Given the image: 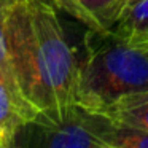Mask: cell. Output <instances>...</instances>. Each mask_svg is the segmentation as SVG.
<instances>
[{"mask_svg": "<svg viewBox=\"0 0 148 148\" xmlns=\"http://www.w3.org/2000/svg\"><path fill=\"white\" fill-rule=\"evenodd\" d=\"M0 148H3V145H2V138H0Z\"/></svg>", "mask_w": 148, "mask_h": 148, "instance_id": "8fae6325", "label": "cell"}, {"mask_svg": "<svg viewBox=\"0 0 148 148\" xmlns=\"http://www.w3.org/2000/svg\"><path fill=\"white\" fill-rule=\"evenodd\" d=\"M115 121L148 131V92L135 94L116 102L105 112Z\"/></svg>", "mask_w": 148, "mask_h": 148, "instance_id": "52a82bcc", "label": "cell"}, {"mask_svg": "<svg viewBox=\"0 0 148 148\" xmlns=\"http://www.w3.org/2000/svg\"><path fill=\"white\" fill-rule=\"evenodd\" d=\"M0 81L7 84L10 89L16 91L23 96L19 86H18L16 77H14V70L11 65L10 53H8L7 46V38H5V30H3V23H0Z\"/></svg>", "mask_w": 148, "mask_h": 148, "instance_id": "9c48e42d", "label": "cell"}, {"mask_svg": "<svg viewBox=\"0 0 148 148\" xmlns=\"http://www.w3.org/2000/svg\"><path fill=\"white\" fill-rule=\"evenodd\" d=\"M142 92H148V42L131 43L112 30L86 29L75 102L105 113L116 102Z\"/></svg>", "mask_w": 148, "mask_h": 148, "instance_id": "7a4b0ae2", "label": "cell"}, {"mask_svg": "<svg viewBox=\"0 0 148 148\" xmlns=\"http://www.w3.org/2000/svg\"><path fill=\"white\" fill-rule=\"evenodd\" d=\"M3 30L23 96L42 115L59 116L75 102L78 56L58 10L45 0H23L5 14Z\"/></svg>", "mask_w": 148, "mask_h": 148, "instance_id": "6da1fadb", "label": "cell"}, {"mask_svg": "<svg viewBox=\"0 0 148 148\" xmlns=\"http://www.w3.org/2000/svg\"><path fill=\"white\" fill-rule=\"evenodd\" d=\"M89 30H110L127 0H45Z\"/></svg>", "mask_w": 148, "mask_h": 148, "instance_id": "277c9868", "label": "cell"}, {"mask_svg": "<svg viewBox=\"0 0 148 148\" xmlns=\"http://www.w3.org/2000/svg\"><path fill=\"white\" fill-rule=\"evenodd\" d=\"M131 2H134V0H127V3H131ZM127 3H126V5H127Z\"/></svg>", "mask_w": 148, "mask_h": 148, "instance_id": "7c38bea8", "label": "cell"}, {"mask_svg": "<svg viewBox=\"0 0 148 148\" xmlns=\"http://www.w3.org/2000/svg\"><path fill=\"white\" fill-rule=\"evenodd\" d=\"M105 148H148V131L113 119L105 134Z\"/></svg>", "mask_w": 148, "mask_h": 148, "instance_id": "ba28073f", "label": "cell"}, {"mask_svg": "<svg viewBox=\"0 0 148 148\" xmlns=\"http://www.w3.org/2000/svg\"><path fill=\"white\" fill-rule=\"evenodd\" d=\"M110 30L126 42H148V0L127 3Z\"/></svg>", "mask_w": 148, "mask_h": 148, "instance_id": "8992f818", "label": "cell"}, {"mask_svg": "<svg viewBox=\"0 0 148 148\" xmlns=\"http://www.w3.org/2000/svg\"><path fill=\"white\" fill-rule=\"evenodd\" d=\"M38 113L24 96L0 81V138L3 148L13 147L19 129L32 121Z\"/></svg>", "mask_w": 148, "mask_h": 148, "instance_id": "5b68a950", "label": "cell"}, {"mask_svg": "<svg viewBox=\"0 0 148 148\" xmlns=\"http://www.w3.org/2000/svg\"><path fill=\"white\" fill-rule=\"evenodd\" d=\"M19 2H23V0H0V23H3V18L8 13V10Z\"/></svg>", "mask_w": 148, "mask_h": 148, "instance_id": "30bf717a", "label": "cell"}, {"mask_svg": "<svg viewBox=\"0 0 148 148\" xmlns=\"http://www.w3.org/2000/svg\"><path fill=\"white\" fill-rule=\"evenodd\" d=\"M112 124L113 118L108 115L73 102L56 118L38 113L19 129L13 147L105 148V134Z\"/></svg>", "mask_w": 148, "mask_h": 148, "instance_id": "3957f363", "label": "cell"}]
</instances>
